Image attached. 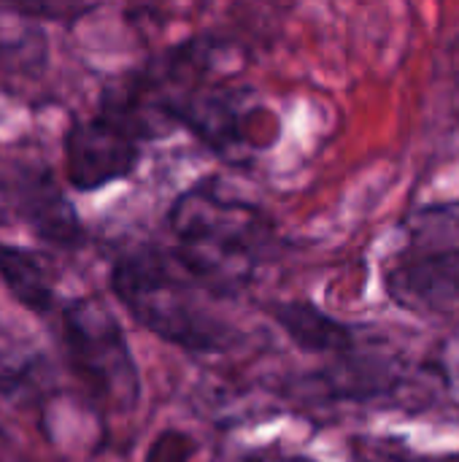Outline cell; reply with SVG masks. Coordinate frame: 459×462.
<instances>
[{"label":"cell","mask_w":459,"mask_h":462,"mask_svg":"<svg viewBox=\"0 0 459 462\" xmlns=\"http://www.w3.org/2000/svg\"><path fill=\"white\" fill-rule=\"evenodd\" d=\"M11 8V5H8ZM5 8L0 5V79L14 76H35L38 68L46 62V38L38 27H32L27 16L19 19L14 27V19H3Z\"/></svg>","instance_id":"9"},{"label":"cell","mask_w":459,"mask_h":462,"mask_svg":"<svg viewBox=\"0 0 459 462\" xmlns=\"http://www.w3.org/2000/svg\"><path fill=\"white\" fill-rule=\"evenodd\" d=\"M176 257L216 298L241 292L265 260L273 238L271 219L219 181L184 189L168 214Z\"/></svg>","instance_id":"1"},{"label":"cell","mask_w":459,"mask_h":462,"mask_svg":"<svg viewBox=\"0 0 459 462\" xmlns=\"http://www.w3.org/2000/svg\"><path fill=\"white\" fill-rule=\"evenodd\" d=\"M246 462H311V460L298 457V455H257V457H249Z\"/></svg>","instance_id":"13"},{"label":"cell","mask_w":459,"mask_h":462,"mask_svg":"<svg viewBox=\"0 0 459 462\" xmlns=\"http://www.w3.org/2000/svg\"><path fill=\"white\" fill-rule=\"evenodd\" d=\"M111 290L127 314L187 352H216L227 344L230 330L214 314L203 287L176 257V252L141 246L114 263Z\"/></svg>","instance_id":"2"},{"label":"cell","mask_w":459,"mask_h":462,"mask_svg":"<svg viewBox=\"0 0 459 462\" xmlns=\"http://www.w3.org/2000/svg\"><path fill=\"white\" fill-rule=\"evenodd\" d=\"M65 176L73 189L95 192L111 181L127 179L141 160V138L116 116L97 108L76 119L62 138Z\"/></svg>","instance_id":"5"},{"label":"cell","mask_w":459,"mask_h":462,"mask_svg":"<svg viewBox=\"0 0 459 462\" xmlns=\"http://www.w3.org/2000/svg\"><path fill=\"white\" fill-rule=\"evenodd\" d=\"M365 462H459L457 455H449V457H441V460H409L403 455H395V447L387 444V449H379L376 444H371V452H368V460Z\"/></svg>","instance_id":"11"},{"label":"cell","mask_w":459,"mask_h":462,"mask_svg":"<svg viewBox=\"0 0 459 462\" xmlns=\"http://www.w3.org/2000/svg\"><path fill=\"white\" fill-rule=\"evenodd\" d=\"M27 376V365H11L0 357V395L11 393Z\"/></svg>","instance_id":"12"},{"label":"cell","mask_w":459,"mask_h":462,"mask_svg":"<svg viewBox=\"0 0 459 462\" xmlns=\"http://www.w3.org/2000/svg\"><path fill=\"white\" fill-rule=\"evenodd\" d=\"M192 455H195V441L181 430H168L151 444L146 462H189Z\"/></svg>","instance_id":"10"},{"label":"cell","mask_w":459,"mask_h":462,"mask_svg":"<svg viewBox=\"0 0 459 462\" xmlns=\"http://www.w3.org/2000/svg\"><path fill=\"white\" fill-rule=\"evenodd\" d=\"M65 357L106 414H130L141 398V379L124 330L97 298H76L60 309Z\"/></svg>","instance_id":"3"},{"label":"cell","mask_w":459,"mask_h":462,"mask_svg":"<svg viewBox=\"0 0 459 462\" xmlns=\"http://www.w3.org/2000/svg\"><path fill=\"white\" fill-rule=\"evenodd\" d=\"M390 298L409 311L459 306V244H422L400 252L384 271Z\"/></svg>","instance_id":"6"},{"label":"cell","mask_w":459,"mask_h":462,"mask_svg":"<svg viewBox=\"0 0 459 462\" xmlns=\"http://www.w3.org/2000/svg\"><path fill=\"white\" fill-rule=\"evenodd\" d=\"M0 279L27 311L46 317L57 309V271L46 254L0 241Z\"/></svg>","instance_id":"7"},{"label":"cell","mask_w":459,"mask_h":462,"mask_svg":"<svg viewBox=\"0 0 459 462\" xmlns=\"http://www.w3.org/2000/svg\"><path fill=\"white\" fill-rule=\"evenodd\" d=\"M276 322L284 328V333L306 352H349L354 346V333L349 325L333 319L314 303L292 300V303H279L273 309Z\"/></svg>","instance_id":"8"},{"label":"cell","mask_w":459,"mask_h":462,"mask_svg":"<svg viewBox=\"0 0 459 462\" xmlns=\"http://www.w3.org/2000/svg\"><path fill=\"white\" fill-rule=\"evenodd\" d=\"M184 127L227 160L257 154L279 138L273 111L246 87L200 89L184 114Z\"/></svg>","instance_id":"4"}]
</instances>
